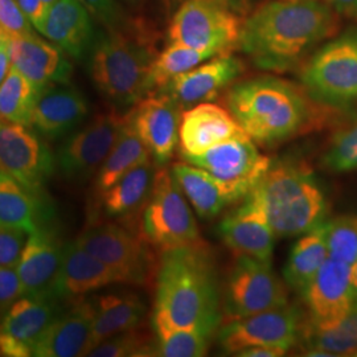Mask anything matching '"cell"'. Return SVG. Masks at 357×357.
<instances>
[{"label":"cell","instance_id":"obj_33","mask_svg":"<svg viewBox=\"0 0 357 357\" xmlns=\"http://www.w3.org/2000/svg\"><path fill=\"white\" fill-rule=\"evenodd\" d=\"M301 337L308 356H357V301L332 328L319 330L306 321Z\"/></svg>","mask_w":357,"mask_h":357},{"label":"cell","instance_id":"obj_11","mask_svg":"<svg viewBox=\"0 0 357 357\" xmlns=\"http://www.w3.org/2000/svg\"><path fill=\"white\" fill-rule=\"evenodd\" d=\"M126 119L128 114L103 113L72 134L54 153L56 169L60 175L73 184L85 183L97 175L118 141Z\"/></svg>","mask_w":357,"mask_h":357},{"label":"cell","instance_id":"obj_13","mask_svg":"<svg viewBox=\"0 0 357 357\" xmlns=\"http://www.w3.org/2000/svg\"><path fill=\"white\" fill-rule=\"evenodd\" d=\"M306 320L296 306L277 307L250 317L229 320L218 333V343L225 354L236 355L255 345L280 347L289 351L298 343Z\"/></svg>","mask_w":357,"mask_h":357},{"label":"cell","instance_id":"obj_19","mask_svg":"<svg viewBox=\"0 0 357 357\" xmlns=\"http://www.w3.org/2000/svg\"><path fill=\"white\" fill-rule=\"evenodd\" d=\"M245 135L229 110L215 103H197L181 113L178 147L181 156H193L218 143Z\"/></svg>","mask_w":357,"mask_h":357},{"label":"cell","instance_id":"obj_27","mask_svg":"<svg viewBox=\"0 0 357 357\" xmlns=\"http://www.w3.org/2000/svg\"><path fill=\"white\" fill-rule=\"evenodd\" d=\"M218 230L222 241L236 257L246 255L271 262L277 236L255 211L243 205L221 221Z\"/></svg>","mask_w":357,"mask_h":357},{"label":"cell","instance_id":"obj_20","mask_svg":"<svg viewBox=\"0 0 357 357\" xmlns=\"http://www.w3.org/2000/svg\"><path fill=\"white\" fill-rule=\"evenodd\" d=\"M94 301L81 299L64 310L51 327L38 339L32 356H86L94 326Z\"/></svg>","mask_w":357,"mask_h":357},{"label":"cell","instance_id":"obj_21","mask_svg":"<svg viewBox=\"0 0 357 357\" xmlns=\"http://www.w3.org/2000/svg\"><path fill=\"white\" fill-rule=\"evenodd\" d=\"M89 113V105L69 82H56L40 90L31 126L48 139H57L76 128Z\"/></svg>","mask_w":357,"mask_h":357},{"label":"cell","instance_id":"obj_46","mask_svg":"<svg viewBox=\"0 0 357 357\" xmlns=\"http://www.w3.org/2000/svg\"><path fill=\"white\" fill-rule=\"evenodd\" d=\"M11 36L0 28V84L10 72L13 63H11V52H10Z\"/></svg>","mask_w":357,"mask_h":357},{"label":"cell","instance_id":"obj_24","mask_svg":"<svg viewBox=\"0 0 357 357\" xmlns=\"http://www.w3.org/2000/svg\"><path fill=\"white\" fill-rule=\"evenodd\" d=\"M155 162L151 159L132 168L123 178L100 196L105 215L128 224V229L137 231L134 222L141 220L144 206L153 191Z\"/></svg>","mask_w":357,"mask_h":357},{"label":"cell","instance_id":"obj_25","mask_svg":"<svg viewBox=\"0 0 357 357\" xmlns=\"http://www.w3.org/2000/svg\"><path fill=\"white\" fill-rule=\"evenodd\" d=\"M61 301L56 296L23 295L4 312L0 332L33 351L38 339L64 311Z\"/></svg>","mask_w":357,"mask_h":357},{"label":"cell","instance_id":"obj_14","mask_svg":"<svg viewBox=\"0 0 357 357\" xmlns=\"http://www.w3.org/2000/svg\"><path fill=\"white\" fill-rule=\"evenodd\" d=\"M0 169L41 196L56 171V159L29 126L0 121Z\"/></svg>","mask_w":357,"mask_h":357},{"label":"cell","instance_id":"obj_3","mask_svg":"<svg viewBox=\"0 0 357 357\" xmlns=\"http://www.w3.org/2000/svg\"><path fill=\"white\" fill-rule=\"evenodd\" d=\"M230 114L248 137L273 146L318 128V106L305 88L277 77H258L233 85L225 97Z\"/></svg>","mask_w":357,"mask_h":357},{"label":"cell","instance_id":"obj_47","mask_svg":"<svg viewBox=\"0 0 357 357\" xmlns=\"http://www.w3.org/2000/svg\"><path fill=\"white\" fill-rule=\"evenodd\" d=\"M286 349L280 347H270V345H255L245 348L236 354V356L241 357H281L286 355Z\"/></svg>","mask_w":357,"mask_h":357},{"label":"cell","instance_id":"obj_2","mask_svg":"<svg viewBox=\"0 0 357 357\" xmlns=\"http://www.w3.org/2000/svg\"><path fill=\"white\" fill-rule=\"evenodd\" d=\"M153 315L176 327L213 335L221 320L215 259L204 241L163 250L156 270Z\"/></svg>","mask_w":357,"mask_h":357},{"label":"cell","instance_id":"obj_26","mask_svg":"<svg viewBox=\"0 0 357 357\" xmlns=\"http://www.w3.org/2000/svg\"><path fill=\"white\" fill-rule=\"evenodd\" d=\"M36 29L76 59L88 50L93 36L89 13L81 0H57Z\"/></svg>","mask_w":357,"mask_h":357},{"label":"cell","instance_id":"obj_31","mask_svg":"<svg viewBox=\"0 0 357 357\" xmlns=\"http://www.w3.org/2000/svg\"><path fill=\"white\" fill-rule=\"evenodd\" d=\"M324 222L302 234L294 243L284 266V280L295 291L303 293L320 268L328 259Z\"/></svg>","mask_w":357,"mask_h":357},{"label":"cell","instance_id":"obj_15","mask_svg":"<svg viewBox=\"0 0 357 357\" xmlns=\"http://www.w3.org/2000/svg\"><path fill=\"white\" fill-rule=\"evenodd\" d=\"M310 312V326L327 330L339 324L355 303L351 265L328 257L303 291Z\"/></svg>","mask_w":357,"mask_h":357},{"label":"cell","instance_id":"obj_22","mask_svg":"<svg viewBox=\"0 0 357 357\" xmlns=\"http://www.w3.org/2000/svg\"><path fill=\"white\" fill-rule=\"evenodd\" d=\"M11 63L38 91L56 82H69L72 65L61 51L38 35H13Z\"/></svg>","mask_w":357,"mask_h":357},{"label":"cell","instance_id":"obj_6","mask_svg":"<svg viewBox=\"0 0 357 357\" xmlns=\"http://www.w3.org/2000/svg\"><path fill=\"white\" fill-rule=\"evenodd\" d=\"M301 79L308 96L326 107L357 102V26L320 47L305 65Z\"/></svg>","mask_w":357,"mask_h":357},{"label":"cell","instance_id":"obj_49","mask_svg":"<svg viewBox=\"0 0 357 357\" xmlns=\"http://www.w3.org/2000/svg\"><path fill=\"white\" fill-rule=\"evenodd\" d=\"M351 284L355 295V301H357V258L356 261L351 265Z\"/></svg>","mask_w":357,"mask_h":357},{"label":"cell","instance_id":"obj_37","mask_svg":"<svg viewBox=\"0 0 357 357\" xmlns=\"http://www.w3.org/2000/svg\"><path fill=\"white\" fill-rule=\"evenodd\" d=\"M139 328V327H138ZM138 328L121 332L94 347L88 356L139 357L156 356V343L150 335Z\"/></svg>","mask_w":357,"mask_h":357},{"label":"cell","instance_id":"obj_41","mask_svg":"<svg viewBox=\"0 0 357 357\" xmlns=\"http://www.w3.org/2000/svg\"><path fill=\"white\" fill-rule=\"evenodd\" d=\"M0 28L10 36L33 33L29 20L15 0H0Z\"/></svg>","mask_w":357,"mask_h":357},{"label":"cell","instance_id":"obj_12","mask_svg":"<svg viewBox=\"0 0 357 357\" xmlns=\"http://www.w3.org/2000/svg\"><path fill=\"white\" fill-rule=\"evenodd\" d=\"M287 303L286 287L274 273L271 262L246 255L237 257L225 289V311L230 320L250 317Z\"/></svg>","mask_w":357,"mask_h":357},{"label":"cell","instance_id":"obj_48","mask_svg":"<svg viewBox=\"0 0 357 357\" xmlns=\"http://www.w3.org/2000/svg\"><path fill=\"white\" fill-rule=\"evenodd\" d=\"M326 3L337 15L357 17V0H327Z\"/></svg>","mask_w":357,"mask_h":357},{"label":"cell","instance_id":"obj_40","mask_svg":"<svg viewBox=\"0 0 357 357\" xmlns=\"http://www.w3.org/2000/svg\"><path fill=\"white\" fill-rule=\"evenodd\" d=\"M26 231L0 225V266H16L26 245Z\"/></svg>","mask_w":357,"mask_h":357},{"label":"cell","instance_id":"obj_43","mask_svg":"<svg viewBox=\"0 0 357 357\" xmlns=\"http://www.w3.org/2000/svg\"><path fill=\"white\" fill-rule=\"evenodd\" d=\"M85 6L109 26L121 23V13L114 0H84Z\"/></svg>","mask_w":357,"mask_h":357},{"label":"cell","instance_id":"obj_23","mask_svg":"<svg viewBox=\"0 0 357 357\" xmlns=\"http://www.w3.org/2000/svg\"><path fill=\"white\" fill-rule=\"evenodd\" d=\"M115 283H122V280L113 268L88 253L77 240L65 243L63 262L54 286L56 298H78Z\"/></svg>","mask_w":357,"mask_h":357},{"label":"cell","instance_id":"obj_50","mask_svg":"<svg viewBox=\"0 0 357 357\" xmlns=\"http://www.w3.org/2000/svg\"><path fill=\"white\" fill-rule=\"evenodd\" d=\"M216 1H218V3H221V4H225V6H228V7H233L234 6V1L236 0H216Z\"/></svg>","mask_w":357,"mask_h":357},{"label":"cell","instance_id":"obj_18","mask_svg":"<svg viewBox=\"0 0 357 357\" xmlns=\"http://www.w3.org/2000/svg\"><path fill=\"white\" fill-rule=\"evenodd\" d=\"M243 72L240 59L230 53H221L208 63L197 65L191 70L175 77L159 93H166L180 107L215 100L230 86ZM158 93V91H156Z\"/></svg>","mask_w":357,"mask_h":357},{"label":"cell","instance_id":"obj_1","mask_svg":"<svg viewBox=\"0 0 357 357\" xmlns=\"http://www.w3.org/2000/svg\"><path fill=\"white\" fill-rule=\"evenodd\" d=\"M337 13L318 0H277L243 22L238 47L257 66L284 72L337 29Z\"/></svg>","mask_w":357,"mask_h":357},{"label":"cell","instance_id":"obj_53","mask_svg":"<svg viewBox=\"0 0 357 357\" xmlns=\"http://www.w3.org/2000/svg\"><path fill=\"white\" fill-rule=\"evenodd\" d=\"M131 1H137V0H131Z\"/></svg>","mask_w":357,"mask_h":357},{"label":"cell","instance_id":"obj_16","mask_svg":"<svg viewBox=\"0 0 357 357\" xmlns=\"http://www.w3.org/2000/svg\"><path fill=\"white\" fill-rule=\"evenodd\" d=\"M128 119L153 156L163 166L178 144L180 106L166 93H151L142 98L128 113Z\"/></svg>","mask_w":357,"mask_h":357},{"label":"cell","instance_id":"obj_4","mask_svg":"<svg viewBox=\"0 0 357 357\" xmlns=\"http://www.w3.org/2000/svg\"><path fill=\"white\" fill-rule=\"evenodd\" d=\"M243 205L262 217L277 237L302 236L323 224L328 212L326 192L312 169L287 159L271 163Z\"/></svg>","mask_w":357,"mask_h":357},{"label":"cell","instance_id":"obj_51","mask_svg":"<svg viewBox=\"0 0 357 357\" xmlns=\"http://www.w3.org/2000/svg\"><path fill=\"white\" fill-rule=\"evenodd\" d=\"M56 1H57V0H43V3H44V4H45L48 8L52 7V6H53Z\"/></svg>","mask_w":357,"mask_h":357},{"label":"cell","instance_id":"obj_36","mask_svg":"<svg viewBox=\"0 0 357 357\" xmlns=\"http://www.w3.org/2000/svg\"><path fill=\"white\" fill-rule=\"evenodd\" d=\"M38 94L36 88L26 77L15 66H11L0 84V121L31 128Z\"/></svg>","mask_w":357,"mask_h":357},{"label":"cell","instance_id":"obj_10","mask_svg":"<svg viewBox=\"0 0 357 357\" xmlns=\"http://www.w3.org/2000/svg\"><path fill=\"white\" fill-rule=\"evenodd\" d=\"M183 159L215 178L230 203L245 199L273 163L248 135L218 143L205 153Z\"/></svg>","mask_w":357,"mask_h":357},{"label":"cell","instance_id":"obj_8","mask_svg":"<svg viewBox=\"0 0 357 357\" xmlns=\"http://www.w3.org/2000/svg\"><path fill=\"white\" fill-rule=\"evenodd\" d=\"M77 243L121 277L122 283L143 286L156 275L158 261L141 233L115 222L96 221L84 230Z\"/></svg>","mask_w":357,"mask_h":357},{"label":"cell","instance_id":"obj_42","mask_svg":"<svg viewBox=\"0 0 357 357\" xmlns=\"http://www.w3.org/2000/svg\"><path fill=\"white\" fill-rule=\"evenodd\" d=\"M22 296L23 287L16 266H0V315Z\"/></svg>","mask_w":357,"mask_h":357},{"label":"cell","instance_id":"obj_38","mask_svg":"<svg viewBox=\"0 0 357 357\" xmlns=\"http://www.w3.org/2000/svg\"><path fill=\"white\" fill-rule=\"evenodd\" d=\"M328 255L352 265L357 258V216L336 217L324 221Z\"/></svg>","mask_w":357,"mask_h":357},{"label":"cell","instance_id":"obj_44","mask_svg":"<svg viewBox=\"0 0 357 357\" xmlns=\"http://www.w3.org/2000/svg\"><path fill=\"white\" fill-rule=\"evenodd\" d=\"M22 13L26 15L29 23L38 28L48 13V7L43 3V0H15Z\"/></svg>","mask_w":357,"mask_h":357},{"label":"cell","instance_id":"obj_28","mask_svg":"<svg viewBox=\"0 0 357 357\" xmlns=\"http://www.w3.org/2000/svg\"><path fill=\"white\" fill-rule=\"evenodd\" d=\"M51 217V205L0 169V225L31 234Z\"/></svg>","mask_w":357,"mask_h":357},{"label":"cell","instance_id":"obj_32","mask_svg":"<svg viewBox=\"0 0 357 357\" xmlns=\"http://www.w3.org/2000/svg\"><path fill=\"white\" fill-rule=\"evenodd\" d=\"M151 158L149 149L132 128L128 114L126 123L119 134L118 141L96 175L97 195L101 196L132 168Z\"/></svg>","mask_w":357,"mask_h":357},{"label":"cell","instance_id":"obj_35","mask_svg":"<svg viewBox=\"0 0 357 357\" xmlns=\"http://www.w3.org/2000/svg\"><path fill=\"white\" fill-rule=\"evenodd\" d=\"M215 56H217L215 52L195 50L181 44H169L165 51L158 53L153 60L149 76V94L160 91L175 77L191 70Z\"/></svg>","mask_w":357,"mask_h":357},{"label":"cell","instance_id":"obj_5","mask_svg":"<svg viewBox=\"0 0 357 357\" xmlns=\"http://www.w3.org/2000/svg\"><path fill=\"white\" fill-rule=\"evenodd\" d=\"M158 56L156 36L142 20L110 26L97 44L90 75L97 89L118 105H137L149 94V76Z\"/></svg>","mask_w":357,"mask_h":357},{"label":"cell","instance_id":"obj_30","mask_svg":"<svg viewBox=\"0 0 357 357\" xmlns=\"http://www.w3.org/2000/svg\"><path fill=\"white\" fill-rule=\"evenodd\" d=\"M171 171L180 190L202 218L211 220L230 204L216 180L200 167L188 162H178Z\"/></svg>","mask_w":357,"mask_h":357},{"label":"cell","instance_id":"obj_39","mask_svg":"<svg viewBox=\"0 0 357 357\" xmlns=\"http://www.w3.org/2000/svg\"><path fill=\"white\" fill-rule=\"evenodd\" d=\"M323 166L336 174L357 169V122L333 138L323 156Z\"/></svg>","mask_w":357,"mask_h":357},{"label":"cell","instance_id":"obj_29","mask_svg":"<svg viewBox=\"0 0 357 357\" xmlns=\"http://www.w3.org/2000/svg\"><path fill=\"white\" fill-rule=\"evenodd\" d=\"M94 306L96 317L89 352L116 333L138 328L146 315L144 302L134 293L105 294L94 301Z\"/></svg>","mask_w":357,"mask_h":357},{"label":"cell","instance_id":"obj_7","mask_svg":"<svg viewBox=\"0 0 357 357\" xmlns=\"http://www.w3.org/2000/svg\"><path fill=\"white\" fill-rule=\"evenodd\" d=\"M139 233L160 252L203 241L196 218L166 167L156 168L153 191L142 213Z\"/></svg>","mask_w":357,"mask_h":357},{"label":"cell","instance_id":"obj_52","mask_svg":"<svg viewBox=\"0 0 357 357\" xmlns=\"http://www.w3.org/2000/svg\"><path fill=\"white\" fill-rule=\"evenodd\" d=\"M81 1H82V3H84V0H81ZM84 4H85V3H84Z\"/></svg>","mask_w":357,"mask_h":357},{"label":"cell","instance_id":"obj_9","mask_svg":"<svg viewBox=\"0 0 357 357\" xmlns=\"http://www.w3.org/2000/svg\"><path fill=\"white\" fill-rule=\"evenodd\" d=\"M243 22L216 0H185L168 26L169 44L195 50L230 53L238 45Z\"/></svg>","mask_w":357,"mask_h":357},{"label":"cell","instance_id":"obj_45","mask_svg":"<svg viewBox=\"0 0 357 357\" xmlns=\"http://www.w3.org/2000/svg\"><path fill=\"white\" fill-rule=\"evenodd\" d=\"M0 355L7 357L32 356V349L0 332Z\"/></svg>","mask_w":357,"mask_h":357},{"label":"cell","instance_id":"obj_17","mask_svg":"<svg viewBox=\"0 0 357 357\" xmlns=\"http://www.w3.org/2000/svg\"><path fill=\"white\" fill-rule=\"evenodd\" d=\"M64 245L59 233L50 224L28 236L16 265L23 295L54 296Z\"/></svg>","mask_w":357,"mask_h":357},{"label":"cell","instance_id":"obj_34","mask_svg":"<svg viewBox=\"0 0 357 357\" xmlns=\"http://www.w3.org/2000/svg\"><path fill=\"white\" fill-rule=\"evenodd\" d=\"M153 327L156 336V356H205L213 336L195 328L176 327L159 315H153Z\"/></svg>","mask_w":357,"mask_h":357}]
</instances>
